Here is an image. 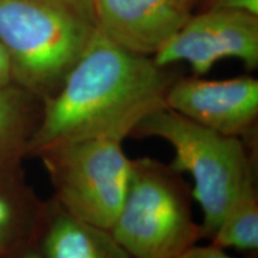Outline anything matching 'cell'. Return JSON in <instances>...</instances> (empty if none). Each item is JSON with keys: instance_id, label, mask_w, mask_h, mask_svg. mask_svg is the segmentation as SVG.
Here are the masks:
<instances>
[{"instance_id": "6da1fadb", "label": "cell", "mask_w": 258, "mask_h": 258, "mask_svg": "<svg viewBox=\"0 0 258 258\" xmlns=\"http://www.w3.org/2000/svg\"><path fill=\"white\" fill-rule=\"evenodd\" d=\"M175 79L169 67L124 49L98 30L59 91L42 101L27 157L50 145L98 135L129 138L141 118L165 105Z\"/></svg>"}, {"instance_id": "7a4b0ae2", "label": "cell", "mask_w": 258, "mask_h": 258, "mask_svg": "<svg viewBox=\"0 0 258 258\" xmlns=\"http://www.w3.org/2000/svg\"><path fill=\"white\" fill-rule=\"evenodd\" d=\"M98 30L95 0H0L12 83L41 101L59 91Z\"/></svg>"}, {"instance_id": "3957f363", "label": "cell", "mask_w": 258, "mask_h": 258, "mask_svg": "<svg viewBox=\"0 0 258 258\" xmlns=\"http://www.w3.org/2000/svg\"><path fill=\"white\" fill-rule=\"evenodd\" d=\"M129 138H159L175 150L171 166L194 179L192 196L202 208L203 239L212 240L226 209L251 177H257V141L222 135L166 105L147 114Z\"/></svg>"}, {"instance_id": "277c9868", "label": "cell", "mask_w": 258, "mask_h": 258, "mask_svg": "<svg viewBox=\"0 0 258 258\" xmlns=\"http://www.w3.org/2000/svg\"><path fill=\"white\" fill-rule=\"evenodd\" d=\"M171 164L131 159L121 209L110 233L135 258H175L203 239L192 218V188Z\"/></svg>"}, {"instance_id": "5b68a950", "label": "cell", "mask_w": 258, "mask_h": 258, "mask_svg": "<svg viewBox=\"0 0 258 258\" xmlns=\"http://www.w3.org/2000/svg\"><path fill=\"white\" fill-rule=\"evenodd\" d=\"M124 139L104 134L54 144L35 153L50 179L51 199L74 218L110 230L131 172Z\"/></svg>"}, {"instance_id": "8992f818", "label": "cell", "mask_w": 258, "mask_h": 258, "mask_svg": "<svg viewBox=\"0 0 258 258\" xmlns=\"http://www.w3.org/2000/svg\"><path fill=\"white\" fill-rule=\"evenodd\" d=\"M225 57L240 60L249 71L257 69L258 16L218 9L191 15L152 59L160 67L186 62L200 77Z\"/></svg>"}, {"instance_id": "52a82bcc", "label": "cell", "mask_w": 258, "mask_h": 258, "mask_svg": "<svg viewBox=\"0 0 258 258\" xmlns=\"http://www.w3.org/2000/svg\"><path fill=\"white\" fill-rule=\"evenodd\" d=\"M165 105L222 135L244 141L258 138V80L252 77L176 78L166 92Z\"/></svg>"}, {"instance_id": "ba28073f", "label": "cell", "mask_w": 258, "mask_h": 258, "mask_svg": "<svg viewBox=\"0 0 258 258\" xmlns=\"http://www.w3.org/2000/svg\"><path fill=\"white\" fill-rule=\"evenodd\" d=\"M98 27L116 44L153 56L191 16L186 0H95Z\"/></svg>"}, {"instance_id": "9c48e42d", "label": "cell", "mask_w": 258, "mask_h": 258, "mask_svg": "<svg viewBox=\"0 0 258 258\" xmlns=\"http://www.w3.org/2000/svg\"><path fill=\"white\" fill-rule=\"evenodd\" d=\"M34 243L44 258H135L110 231L74 218L51 198Z\"/></svg>"}, {"instance_id": "30bf717a", "label": "cell", "mask_w": 258, "mask_h": 258, "mask_svg": "<svg viewBox=\"0 0 258 258\" xmlns=\"http://www.w3.org/2000/svg\"><path fill=\"white\" fill-rule=\"evenodd\" d=\"M44 201L29 185L22 163L0 169V256L32 244Z\"/></svg>"}, {"instance_id": "8fae6325", "label": "cell", "mask_w": 258, "mask_h": 258, "mask_svg": "<svg viewBox=\"0 0 258 258\" xmlns=\"http://www.w3.org/2000/svg\"><path fill=\"white\" fill-rule=\"evenodd\" d=\"M41 116V99L14 83L0 85V169L27 158Z\"/></svg>"}, {"instance_id": "7c38bea8", "label": "cell", "mask_w": 258, "mask_h": 258, "mask_svg": "<svg viewBox=\"0 0 258 258\" xmlns=\"http://www.w3.org/2000/svg\"><path fill=\"white\" fill-rule=\"evenodd\" d=\"M211 244L220 249L233 247L250 257L258 251V186L251 177L235 194L226 209Z\"/></svg>"}, {"instance_id": "4fadbf2b", "label": "cell", "mask_w": 258, "mask_h": 258, "mask_svg": "<svg viewBox=\"0 0 258 258\" xmlns=\"http://www.w3.org/2000/svg\"><path fill=\"white\" fill-rule=\"evenodd\" d=\"M208 9L232 10L258 16V0H208Z\"/></svg>"}, {"instance_id": "5bb4252c", "label": "cell", "mask_w": 258, "mask_h": 258, "mask_svg": "<svg viewBox=\"0 0 258 258\" xmlns=\"http://www.w3.org/2000/svg\"><path fill=\"white\" fill-rule=\"evenodd\" d=\"M175 258H235L225 252L224 249L214 246V245L209 243L206 246H199L198 244L194 245L179 256ZM247 258H256V257H247Z\"/></svg>"}, {"instance_id": "9a60e30c", "label": "cell", "mask_w": 258, "mask_h": 258, "mask_svg": "<svg viewBox=\"0 0 258 258\" xmlns=\"http://www.w3.org/2000/svg\"><path fill=\"white\" fill-rule=\"evenodd\" d=\"M11 83V69H10L8 55H6L4 48L0 44V85H8Z\"/></svg>"}, {"instance_id": "2e32d148", "label": "cell", "mask_w": 258, "mask_h": 258, "mask_svg": "<svg viewBox=\"0 0 258 258\" xmlns=\"http://www.w3.org/2000/svg\"><path fill=\"white\" fill-rule=\"evenodd\" d=\"M6 258H44L43 254L40 252V250L37 249V246L35 245V243L29 244L27 246L22 247L14 252L12 254H10L9 257Z\"/></svg>"}, {"instance_id": "e0dca14e", "label": "cell", "mask_w": 258, "mask_h": 258, "mask_svg": "<svg viewBox=\"0 0 258 258\" xmlns=\"http://www.w3.org/2000/svg\"><path fill=\"white\" fill-rule=\"evenodd\" d=\"M186 2H189V3H191V4L194 5V4H195V2H196V0H186Z\"/></svg>"}, {"instance_id": "ac0fdd59", "label": "cell", "mask_w": 258, "mask_h": 258, "mask_svg": "<svg viewBox=\"0 0 258 258\" xmlns=\"http://www.w3.org/2000/svg\"><path fill=\"white\" fill-rule=\"evenodd\" d=\"M0 258H4V257H2V256H0Z\"/></svg>"}]
</instances>
